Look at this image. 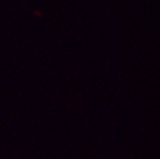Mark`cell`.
<instances>
[]
</instances>
